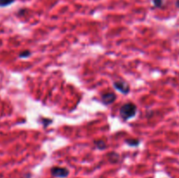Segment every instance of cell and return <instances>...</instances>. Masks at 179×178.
Listing matches in <instances>:
<instances>
[{"label":"cell","mask_w":179,"mask_h":178,"mask_svg":"<svg viewBox=\"0 0 179 178\" xmlns=\"http://www.w3.org/2000/svg\"><path fill=\"white\" fill-rule=\"evenodd\" d=\"M136 113H137V107L132 102H128L122 105L121 107L120 108V116L125 121H128L133 117H135Z\"/></svg>","instance_id":"1"},{"label":"cell","mask_w":179,"mask_h":178,"mask_svg":"<svg viewBox=\"0 0 179 178\" xmlns=\"http://www.w3.org/2000/svg\"><path fill=\"white\" fill-rule=\"evenodd\" d=\"M51 174L58 178H65L69 175V171L66 168H60V167H53L51 169Z\"/></svg>","instance_id":"2"},{"label":"cell","mask_w":179,"mask_h":178,"mask_svg":"<svg viewBox=\"0 0 179 178\" xmlns=\"http://www.w3.org/2000/svg\"><path fill=\"white\" fill-rule=\"evenodd\" d=\"M114 87L116 90L123 94H128L130 91L129 85L126 81H115L114 82Z\"/></svg>","instance_id":"3"},{"label":"cell","mask_w":179,"mask_h":178,"mask_svg":"<svg viewBox=\"0 0 179 178\" xmlns=\"http://www.w3.org/2000/svg\"><path fill=\"white\" fill-rule=\"evenodd\" d=\"M116 100V95L114 93L108 92L101 95V101L105 105H110L114 103Z\"/></svg>","instance_id":"4"},{"label":"cell","mask_w":179,"mask_h":178,"mask_svg":"<svg viewBox=\"0 0 179 178\" xmlns=\"http://www.w3.org/2000/svg\"><path fill=\"white\" fill-rule=\"evenodd\" d=\"M94 144H95L96 148H99V149H101V150H103V149H105V148H107V144H106V142H105L104 141H102V140L95 141H94Z\"/></svg>","instance_id":"5"},{"label":"cell","mask_w":179,"mask_h":178,"mask_svg":"<svg viewBox=\"0 0 179 178\" xmlns=\"http://www.w3.org/2000/svg\"><path fill=\"white\" fill-rule=\"evenodd\" d=\"M125 142L129 145V146H132V147H137L139 144H140V141L139 140H136V139H128L125 141Z\"/></svg>","instance_id":"6"},{"label":"cell","mask_w":179,"mask_h":178,"mask_svg":"<svg viewBox=\"0 0 179 178\" xmlns=\"http://www.w3.org/2000/svg\"><path fill=\"white\" fill-rule=\"evenodd\" d=\"M14 0H0V7H6L12 5Z\"/></svg>","instance_id":"7"},{"label":"cell","mask_w":179,"mask_h":178,"mask_svg":"<svg viewBox=\"0 0 179 178\" xmlns=\"http://www.w3.org/2000/svg\"><path fill=\"white\" fill-rule=\"evenodd\" d=\"M19 58H22V59H26V58H28V57H30L31 56V52L29 51V50H25V51H23V52H21L20 53H19Z\"/></svg>","instance_id":"8"},{"label":"cell","mask_w":179,"mask_h":178,"mask_svg":"<svg viewBox=\"0 0 179 178\" xmlns=\"http://www.w3.org/2000/svg\"><path fill=\"white\" fill-rule=\"evenodd\" d=\"M153 3L155 7H161L163 4V0H153Z\"/></svg>","instance_id":"9"},{"label":"cell","mask_w":179,"mask_h":178,"mask_svg":"<svg viewBox=\"0 0 179 178\" xmlns=\"http://www.w3.org/2000/svg\"><path fill=\"white\" fill-rule=\"evenodd\" d=\"M176 6L179 8V0H177V1H176Z\"/></svg>","instance_id":"10"}]
</instances>
